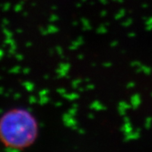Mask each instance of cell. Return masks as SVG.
Instances as JSON below:
<instances>
[{"instance_id": "1", "label": "cell", "mask_w": 152, "mask_h": 152, "mask_svg": "<svg viewBox=\"0 0 152 152\" xmlns=\"http://www.w3.org/2000/svg\"><path fill=\"white\" fill-rule=\"evenodd\" d=\"M37 134V125L26 112H9L0 119V140L7 148H26L33 144Z\"/></svg>"}]
</instances>
